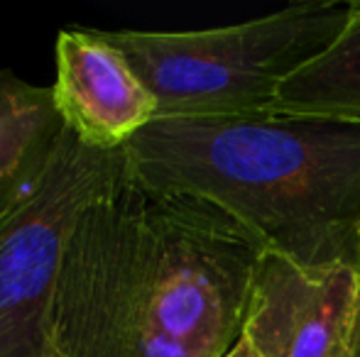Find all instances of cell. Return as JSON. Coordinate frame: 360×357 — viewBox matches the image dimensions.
Masks as SVG:
<instances>
[{"label":"cell","instance_id":"7a4b0ae2","mask_svg":"<svg viewBox=\"0 0 360 357\" xmlns=\"http://www.w3.org/2000/svg\"><path fill=\"white\" fill-rule=\"evenodd\" d=\"M140 186L189 194L309 269H360V123L314 115L157 118L123 147Z\"/></svg>","mask_w":360,"mask_h":357},{"label":"cell","instance_id":"3957f363","mask_svg":"<svg viewBox=\"0 0 360 357\" xmlns=\"http://www.w3.org/2000/svg\"><path fill=\"white\" fill-rule=\"evenodd\" d=\"M351 3L289 5L265 18L196 32H103L157 100V118L272 113L282 83L326 52Z\"/></svg>","mask_w":360,"mask_h":357},{"label":"cell","instance_id":"52a82bcc","mask_svg":"<svg viewBox=\"0 0 360 357\" xmlns=\"http://www.w3.org/2000/svg\"><path fill=\"white\" fill-rule=\"evenodd\" d=\"M64 128L52 88L0 69V210L47 162Z\"/></svg>","mask_w":360,"mask_h":357},{"label":"cell","instance_id":"6da1fadb","mask_svg":"<svg viewBox=\"0 0 360 357\" xmlns=\"http://www.w3.org/2000/svg\"><path fill=\"white\" fill-rule=\"evenodd\" d=\"M265 245L216 203L123 172L81 213L52 309L64 357H223Z\"/></svg>","mask_w":360,"mask_h":357},{"label":"cell","instance_id":"30bf717a","mask_svg":"<svg viewBox=\"0 0 360 357\" xmlns=\"http://www.w3.org/2000/svg\"><path fill=\"white\" fill-rule=\"evenodd\" d=\"M42 357H64V353L57 348V345H54V348H52V350H47V353H44Z\"/></svg>","mask_w":360,"mask_h":357},{"label":"cell","instance_id":"ba28073f","mask_svg":"<svg viewBox=\"0 0 360 357\" xmlns=\"http://www.w3.org/2000/svg\"><path fill=\"white\" fill-rule=\"evenodd\" d=\"M272 113L360 123V0L331 47L282 83Z\"/></svg>","mask_w":360,"mask_h":357},{"label":"cell","instance_id":"9c48e42d","mask_svg":"<svg viewBox=\"0 0 360 357\" xmlns=\"http://www.w3.org/2000/svg\"><path fill=\"white\" fill-rule=\"evenodd\" d=\"M223 357H260V355L252 350V345L248 343V338H243V335H240V338H238V343L233 345V348L228 350Z\"/></svg>","mask_w":360,"mask_h":357},{"label":"cell","instance_id":"277c9868","mask_svg":"<svg viewBox=\"0 0 360 357\" xmlns=\"http://www.w3.org/2000/svg\"><path fill=\"white\" fill-rule=\"evenodd\" d=\"M123 172V149H94L64 128L47 162L0 210V357L54 348V296L76 223Z\"/></svg>","mask_w":360,"mask_h":357},{"label":"cell","instance_id":"8fae6325","mask_svg":"<svg viewBox=\"0 0 360 357\" xmlns=\"http://www.w3.org/2000/svg\"><path fill=\"white\" fill-rule=\"evenodd\" d=\"M353 357H360V323H358V335H356V348H353Z\"/></svg>","mask_w":360,"mask_h":357},{"label":"cell","instance_id":"8992f818","mask_svg":"<svg viewBox=\"0 0 360 357\" xmlns=\"http://www.w3.org/2000/svg\"><path fill=\"white\" fill-rule=\"evenodd\" d=\"M52 93L64 125L84 144L103 152L123 149L157 120L155 95L101 29L59 32Z\"/></svg>","mask_w":360,"mask_h":357},{"label":"cell","instance_id":"5b68a950","mask_svg":"<svg viewBox=\"0 0 360 357\" xmlns=\"http://www.w3.org/2000/svg\"><path fill=\"white\" fill-rule=\"evenodd\" d=\"M360 323V269H309L265 252L243 321L260 357H353Z\"/></svg>","mask_w":360,"mask_h":357}]
</instances>
